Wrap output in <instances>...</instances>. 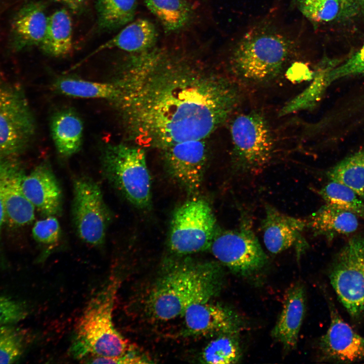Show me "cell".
<instances>
[{"label": "cell", "mask_w": 364, "mask_h": 364, "mask_svg": "<svg viewBox=\"0 0 364 364\" xmlns=\"http://www.w3.org/2000/svg\"><path fill=\"white\" fill-rule=\"evenodd\" d=\"M153 53L133 56L116 80L115 103L129 137L162 150L204 140L237 106V86L188 59Z\"/></svg>", "instance_id": "1"}, {"label": "cell", "mask_w": 364, "mask_h": 364, "mask_svg": "<svg viewBox=\"0 0 364 364\" xmlns=\"http://www.w3.org/2000/svg\"><path fill=\"white\" fill-rule=\"evenodd\" d=\"M118 282L111 278L89 301L78 320L71 351L89 363H125L138 349L115 329L112 321Z\"/></svg>", "instance_id": "2"}, {"label": "cell", "mask_w": 364, "mask_h": 364, "mask_svg": "<svg viewBox=\"0 0 364 364\" xmlns=\"http://www.w3.org/2000/svg\"><path fill=\"white\" fill-rule=\"evenodd\" d=\"M209 263H177L157 281L147 300L152 315L169 321L183 314L190 305L209 301L218 291L220 274Z\"/></svg>", "instance_id": "3"}, {"label": "cell", "mask_w": 364, "mask_h": 364, "mask_svg": "<svg viewBox=\"0 0 364 364\" xmlns=\"http://www.w3.org/2000/svg\"><path fill=\"white\" fill-rule=\"evenodd\" d=\"M292 48L290 40L278 32L254 29L246 33L236 46L231 56L232 69L245 82L266 83L281 72Z\"/></svg>", "instance_id": "4"}, {"label": "cell", "mask_w": 364, "mask_h": 364, "mask_svg": "<svg viewBox=\"0 0 364 364\" xmlns=\"http://www.w3.org/2000/svg\"><path fill=\"white\" fill-rule=\"evenodd\" d=\"M105 178L129 202L146 208L151 202V176L142 147L109 144L101 155Z\"/></svg>", "instance_id": "5"}, {"label": "cell", "mask_w": 364, "mask_h": 364, "mask_svg": "<svg viewBox=\"0 0 364 364\" xmlns=\"http://www.w3.org/2000/svg\"><path fill=\"white\" fill-rule=\"evenodd\" d=\"M235 165L240 171L256 174L272 158L274 143L263 115L251 111L238 115L231 125Z\"/></svg>", "instance_id": "6"}, {"label": "cell", "mask_w": 364, "mask_h": 364, "mask_svg": "<svg viewBox=\"0 0 364 364\" xmlns=\"http://www.w3.org/2000/svg\"><path fill=\"white\" fill-rule=\"evenodd\" d=\"M35 123L22 89L0 78V156H17L34 135Z\"/></svg>", "instance_id": "7"}, {"label": "cell", "mask_w": 364, "mask_h": 364, "mask_svg": "<svg viewBox=\"0 0 364 364\" xmlns=\"http://www.w3.org/2000/svg\"><path fill=\"white\" fill-rule=\"evenodd\" d=\"M216 220L209 204L202 199L190 200L174 212L169 246L175 253L187 255L210 248L216 233Z\"/></svg>", "instance_id": "8"}, {"label": "cell", "mask_w": 364, "mask_h": 364, "mask_svg": "<svg viewBox=\"0 0 364 364\" xmlns=\"http://www.w3.org/2000/svg\"><path fill=\"white\" fill-rule=\"evenodd\" d=\"M337 297L352 316L364 311V236L351 238L337 254L330 274Z\"/></svg>", "instance_id": "9"}, {"label": "cell", "mask_w": 364, "mask_h": 364, "mask_svg": "<svg viewBox=\"0 0 364 364\" xmlns=\"http://www.w3.org/2000/svg\"><path fill=\"white\" fill-rule=\"evenodd\" d=\"M251 223V219L246 217L238 229L217 232L210 247L219 262L239 275H250L267 263V256Z\"/></svg>", "instance_id": "10"}, {"label": "cell", "mask_w": 364, "mask_h": 364, "mask_svg": "<svg viewBox=\"0 0 364 364\" xmlns=\"http://www.w3.org/2000/svg\"><path fill=\"white\" fill-rule=\"evenodd\" d=\"M72 216L79 238L86 243H104L112 218L99 186L92 179L81 177L73 183Z\"/></svg>", "instance_id": "11"}, {"label": "cell", "mask_w": 364, "mask_h": 364, "mask_svg": "<svg viewBox=\"0 0 364 364\" xmlns=\"http://www.w3.org/2000/svg\"><path fill=\"white\" fill-rule=\"evenodd\" d=\"M25 174L16 156H0V200L5 221L12 226H22L34 219L35 208L24 194Z\"/></svg>", "instance_id": "12"}, {"label": "cell", "mask_w": 364, "mask_h": 364, "mask_svg": "<svg viewBox=\"0 0 364 364\" xmlns=\"http://www.w3.org/2000/svg\"><path fill=\"white\" fill-rule=\"evenodd\" d=\"M162 151L173 177L189 192L197 191L206 164L207 150L204 140L178 143Z\"/></svg>", "instance_id": "13"}, {"label": "cell", "mask_w": 364, "mask_h": 364, "mask_svg": "<svg viewBox=\"0 0 364 364\" xmlns=\"http://www.w3.org/2000/svg\"><path fill=\"white\" fill-rule=\"evenodd\" d=\"M261 227L265 247L273 254L296 246L300 254L307 246L302 236L307 227L306 219L288 215L266 204Z\"/></svg>", "instance_id": "14"}, {"label": "cell", "mask_w": 364, "mask_h": 364, "mask_svg": "<svg viewBox=\"0 0 364 364\" xmlns=\"http://www.w3.org/2000/svg\"><path fill=\"white\" fill-rule=\"evenodd\" d=\"M22 188L27 198L42 214L49 216L61 214L62 190L48 162L40 163L25 174Z\"/></svg>", "instance_id": "15"}, {"label": "cell", "mask_w": 364, "mask_h": 364, "mask_svg": "<svg viewBox=\"0 0 364 364\" xmlns=\"http://www.w3.org/2000/svg\"><path fill=\"white\" fill-rule=\"evenodd\" d=\"M320 347L328 358L344 362L364 360V338L345 322L333 307L331 322Z\"/></svg>", "instance_id": "16"}, {"label": "cell", "mask_w": 364, "mask_h": 364, "mask_svg": "<svg viewBox=\"0 0 364 364\" xmlns=\"http://www.w3.org/2000/svg\"><path fill=\"white\" fill-rule=\"evenodd\" d=\"M183 315L188 330L194 334L231 335L241 326L239 317L232 311L209 301L190 305Z\"/></svg>", "instance_id": "17"}, {"label": "cell", "mask_w": 364, "mask_h": 364, "mask_svg": "<svg viewBox=\"0 0 364 364\" xmlns=\"http://www.w3.org/2000/svg\"><path fill=\"white\" fill-rule=\"evenodd\" d=\"M303 285L297 283L288 290L280 317L271 331L272 337L286 349L295 347L305 312Z\"/></svg>", "instance_id": "18"}, {"label": "cell", "mask_w": 364, "mask_h": 364, "mask_svg": "<svg viewBox=\"0 0 364 364\" xmlns=\"http://www.w3.org/2000/svg\"><path fill=\"white\" fill-rule=\"evenodd\" d=\"M52 137L58 153L68 157L80 149L83 139V124L78 114L73 110L57 111L50 121Z\"/></svg>", "instance_id": "19"}, {"label": "cell", "mask_w": 364, "mask_h": 364, "mask_svg": "<svg viewBox=\"0 0 364 364\" xmlns=\"http://www.w3.org/2000/svg\"><path fill=\"white\" fill-rule=\"evenodd\" d=\"M306 220L307 227L316 235L331 238L353 233L359 225L357 215L328 203L322 206Z\"/></svg>", "instance_id": "20"}, {"label": "cell", "mask_w": 364, "mask_h": 364, "mask_svg": "<svg viewBox=\"0 0 364 364\" xmlns=\"http://www.w3.org/2000/svg\"><path fill=\"white\" fill-rule=\"evenodd\" d=\"M157 38V32L154 24L141 18L129 23L113 37L99 47L94 54L111 48L130 53H141L153 47Z\"/></svg>", "instance_id": "21"}, {"label": "cell", "mask_w": 364, "mask_h": 364, "mask_svg": "<svg viewBox=\"0 0 364 364\" xmlns=\"http://www.w3.org/2000/svg\"><path fill=\"white\" fill-rule=\"evenodd\" d=\"M48 17L40 3H32L22 8L13 24L17 46L22 48L40 45L45 34Z\"/></svg>", "instance_id": "22"}, {"label": "cell", "mask_w": 364, "mask_h": 364, "mask_svg": "<svg viewBox=\"0 0 364 364\" xmlns=\"http://www.w3.org/2000/svg\"><path fill=\"white\" fill-rule=\"evenodd\" d=\"M72 23L66 9H60L48 17L45 34L40 46L48 55L62 57L73 48Z\"/></svg>", "instance_id": "23"}, {"label": "cell", "mask_w": 364, "mask_h": 364, "mask_svg": "<svg viewBox=\"0 0 364 364\" xmlns=\"http://www.w3.org/2000/svg\"><path fill=\"white\" fill-rule=\"evenodd\" d=\"M54 88L65 96L87 99H103L115 102L121 95L118 83L86 80L73 77L57 79Z\"/></svg>", "instance_id": "24"}, {"label": "cell", "mask_w": 364, "mask_h": 364, "mask_svg": "<svg viewBox=\"0 0 364 364\" xmlns=\"http://www.w3.org/2000/svg\"><path fill=\"white\" fill-rule=\"evenodd\" d=\"M145 3L166 32L182 28L191 19L192 11L186 0H145Z\"/></svg>", "instance_id": "25"}, {"label": "cell", "mask_w": 364, "mask_h": 364, "mask_svg": "<svg viewBox=\"0 0 364 364\" xmlns=\"http://www.w3.org/2000/svg\"><path fill=\"white\" fill-rule=\"evenodd\" d=\"M331 181L341 183L364 200V151L345 158L327 172Z\"/></svg>", "instance_id": "26"}, {"label": "cell", "mask_w": 364, "mask_h": 364, "mask_svg": "<svg viewBox=\"0 0 364 364\" xmlns=\"http://www.w3.org/2000/svg\"><path fill=\"white\" fill-rule=\"evenodd\" d=\"M136 0H97L99 27L113 30L128 24L133 19Z\"/></svg>", "instance_id": "27"}, {"label": "cell", "mask_w": 364, "mask_h": 364, "mask_svg": "<svg viewBox=\"0 0 364 364\" xmlns=\"http://www.w3.org/2000/svg\"><path fill=\"white\" fill-rule=\"evenodd\" d=\"M326 203L350 211L364 220V203L352 190L341 183L331 181L319 191Z\"/></svg>", "instance_id": "28"}, {"label": "cell", "mask_w": 364, "mask_h": 364, "mask_svg": "<svg viewBox=\"0 0 364 364\" xmlns=\"http://www.w3.org/2000/svg\"><path fill=\"white\" fill-rule=\"evenodd\" d=\"M24 332L10 324L0 325V363H12L23 355L27 346Z\"/></svg>", "instance_id": "29"}, {"label": "cell", "mask_w": 364, "mask_h": 364, "mask_svg": "<svg viewBox=\"0 0 364 364\" xmlns=\"http://www.w3.org/2000/svg\"><path fill=\"white\" fill-rule=\"evenodd\" d=\"M320 67L316 72L311 84L302 93L289 102L280 112L281 116L313 106L320 99L328 84L326 81L327 72L334 66Z\"/></svg>", "instance_id": "30"}, {"label": "cell", "mask_w": 364, "mask_h": 364, "mask_svg": "<svg viewBox=\"0 0 364 364\" xmlns=\"http://www.w3.org/2000/svg\"><path fill=\"white\" fill-rule=\"evenodd\" d=\"M202 360L207 363H236L240 357L238 344L230 335H223L211 341L204 348Z\"/></svg>", "instance_id": "31"}, {"label": "cell", "mask_w": 364, "mask_h": 364, "mask_svg": "<svg viewBox=\"0 0 364 364\" xmlns=\"http://www.w3.org/2000/svg\"><path fill=\"white\" fill-rule=\"evenodd\" d=\"M301 13L310 21L328 22L338 16L340 11L339 0H299Z\"/></svg>", "instance_id": "32"}, {"label": "cell", "mask_w": 364, "mask_h": 364, "mask_svg": "<svg viewBox=\"0 0 364 364\" xmlns=\"http://www.w3.org/2000/svg\"><path fill=\"white\" fill-rule=\"evenodd\" d=\"M360 74H364V43L358 52L343 63L330 69L326 75V80L329 85L337 79Z\"/></svg>", "instance_id": "33"}, {"label": "cell", "mask_w": 364, "mask_h": 364, "mask_svg": "<svg viewBox=\"0 0 364 364\" xmlns=\"http://www.w3.org/2000/svg\"><path fill=\"white\" fill-rule=\"evenodd\" d=\"M32 232L34 239L46 245L56 243L61 235L59 222L55 216H47L36 222Z\"/></svg>", "instance_id": "34"}, {"label": "cell", "mask_w": 364, "mask_h": 364, "mask_svg": "<svg viewBox=\"0 0 364 364\" xmlns=\"http://www.w3.org/2000/svg\"><path fill=\"white\" fill-rule=\"evenodd\" d=\"M27 307L21 302L0 296V325L20 322L27 316Z\"/></svg>", "instance_id": "35"}, {"label": "cell", "mask_w": 364, "mask_h": 364, "mask_svg": "<svg viewBox=\"0 0 364 364\" xmlns=\"http://www.w3.org/2000/svg\"><path fill=\"white\" fill-rule=\"evenodd\" d=\"M339 1V18L346 19L364 15V0Z\"/></svg>", "instance_id": "36"}, {"label": "cell", "mask_w": 364, "mask_h": 364, "mask_svg": "<svg viewBox=\"0 0 364 364\" xmlns=\"http://www.w3.org/2000/svg\"><path fill=\"white\" fill-rule=\"evenodd\" d=\"M60 3L73 12H80L84 8L87 0H54Z\"/></svg>", "instance_id": "37"}, {"label": "cell", "mask_w": 364, "mask_h": 364, "mask_svg": "<svg viewBox=\"0 0 364 364\" xmlns=\"http://www.w3.org/2000/svg\"><path fill=\"white\" fill-rule=\"evenodd\" d=\"M5 221V215L3 204L0 200V240L2 233V230Z\"/></svg>", "instance_id": "38"}]
</instances>
